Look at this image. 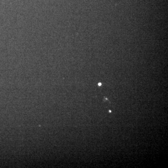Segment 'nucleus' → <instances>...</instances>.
Here are the masks:
<instances>
[{
	"label": "nucleus",
	"mask_w": 168,
	"mask_h": 168,
	"mask_svg": "<svg viewBox=\"0 0 168 168\" xmlns=\"http://www.w3.org/2000/svg\"><path fill=\"white\" fill-rule=\"evenodd\" d=\"M99 86H101V83H100V84H99Z\"/></svg>",
	"instance_id": "nucleus-1"
}]
</instances>
